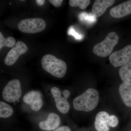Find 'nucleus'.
Here are the masks:
<instances>
[{
  "label": "nucleus",
  "mask_w": 131,
  "mask_h": 131,
  "mask_svg": "<svg viewBox=\"0 0 131 131\" xmlns=\"http://www.w3.org/2000/svg\"><path fill=\"white\" fill-rule=\"evenodd\" d=\"M119 120L118 118L115 115H111L108 120V125L109 127H115L118 125Z\"/></svg>",
  "instance_id": "obj_19"
},
{
  "label": "nucleus",
  "mask_w": 131,
  "mask_h": 131,
  "mask_svg": "<svg viewBox=\"0 0 131 131\" xmlns=\"http://www.w3.org/2000/svg\"><path fill=\"white\" fill-rule=\"evenodd\" d=\"M14 113L13 108L5 102H0V117L7 118L12 116Z\"/></svg>",
  "instance_id": "obj_16"
},
{
  "label": "nucleus",
  "mask_w": 131,
  "mask_h": 131,
  "mask_svg": "<svg viewBox=\"0 0 131 131\" xmlns=\"http://www.w3.org/2000/svg\"><path fill=\"white\" fill-rule=\"evenodd\" d=\"M51 92L54 98L57 109L62 113H67L70 108V105L68 101V98L62 97V92L60 89L56 87H52Z\"/></svg>",
  "instance_id": "obj_9"
},
{
  "label": "nucleus",
  "mask_w": 131,
  "mask_h": 131,
  "mask_svg": "<svg viewBox=\"0 0 131 131\" xmlns=\"http://www.w3.org/2000/svg\"><path fill=\"white\" fill-rule=\"evenodd\" d=\"M61 123V119L58 115L51 113L48 115L47 120L41 121L39 126L44 130L51 131L58 128Z\"/></svg>",
  "instance_id": "obj_10"
},
{
  "label": "nucleus",
  "mask_w": 131,
  "mask_h": 131,
  "mask_svg": "<svg viewBox=\"0 0 131 131\" xmlns=\"http://www.w3.org/2000/svg\"><path fill=\"white\" fill-rule=\"evenodd\" d=\"M41 64L45 71L55 77L62 78L66 74L67 69L66 63L53 55H45L41 60Z\"/></svg>",
  "instance_id": "obj_2"
},
{
  "label": "nucleus",
  "mask_w": 131,
  "mask_h": 131,
  "mask_svg": "<svg viewBox=\"0 0 131 131\" xmlns=\"http://www.w3.org/2000/svg\"><path fill=\"white\" fill-rule=\"evenodd\" d=\"M109 61L115 67L122 66L131 61V45H128L119 51L110 54Z\"/></svg>",
  "instance_id": "obj_6"
},
{
  "label": "nucleus",
  "mask_w": 131,
  "mask_h": 131,
  "mask_svg": "<svg viewBox=\"0 0 131 131\" xmlns=\"http://www.w3.org/2000/svg\"><path fill=\"white\" fill-rule=\"evenodd\" d=\"M119 91L120 95L125 105L131 107V85L123 83L120 85Z\"/></svg>",
  "instance_id": "obj_14"
},
{
  "label": "nucleus",
  "mask_w": 131,
  "mask_h": 131,
  "mask_svg": "<svg viewBox=\"0 0 131 131\" xmlns=\"http://www.w3.org/2000/svg\"><path fill=\"white\" fill-rule=\"evenodd\" d=\"M49 1L54 6L56 7H58L61 6L63 1L62 0H50Z\"/></svg>",
  "instance_id": "obj_20"
},
{
  "label": "nucleus",
  "mask_w": 131,
  "mask_h": 131,
  "mask_svg": "<svg viewBox=\"0 0 131 131\" xmlns=\"http://www.w3.org/2000/svg\"><path fill=\"white\" fill-rule=\"evenodd\" d=\"M118 40L119 37L117 34L111 32L108 34L103 41L94 46L93 51L98 56L106 57L112 53Z\"/></svg>",
  "instance_id": "obj_3"
},
{
  "label": "nucleus",
  "mask_w": 131,
  "mask_h": 131,
  "mask_svg": "<svg viewBox=\"0 0 131 131\" xmlns=\"http://www.w3.org/2000/svg\"><path fill=\"white\" fill-rule=\"evenodd\" d=\"M119 73L123 83L131 85V61L121 66Z\"/></svg>",
  "instance_id": "obj_15"
},
{
  "label": "nucleus",
  "mask_w": 131,
  "mask_h": 131,
  "mask_svg": "<svg viewBox=\"0 0 131 131\" xmlns=\"http://www.w3.org/2000/svg\"><path fill=\"white\" fill-rule=\"evenodd\" d=\"M44 0H37L36 2L39 5H42L45 2Z\"/></svg>",
  "instance_id": "obj_23"
},
{
  "label": "nucleus",
  "mask_w": 131,
  "mask_h": 131,
  "mask_svg": "<svg viewBox=\"0 0 131 131\" xmlns=\"http://www.w3.org/2000/svg\"><path fill=\"white\" fill-rule=\"evenodd\" d=\"M16 40L13 37H9L5 38L1 32H0V49L4 46L8 47H13L16 44Z\"/></svg>",
  "instance_id": "obj_17"
},
{
  "label": "nucleus",
  "mask_w": 131,
  "mask_h": 131,
  "mask_svg": "<svg viewBox=\"0 0 131 131\" xmlns=\"http://www.w3.org/2000/svg\"><path fill=\"white\" fill-rule=\"evenodd\" d=\"M23 100L25 103L30 105L31 109L35 112L39 110L43 106L42 95L39 91H29L24 95Z\"/></svg>",
  "instance_id": "obj_8"
},
{
  "label": "nucleus",
  "mask_w": 131,
  "mask_h": 131,
  "mask_svg": "<svg viewBox=\"0 0 131 131\" xmlns=\"http://www.w3.org/2000/svg\"><path fill=\"white\" fill-rule=\"evenodd\" d=\"M15 46V47H13L8 52L4 59V63L8 66L13 65L20 56L25 54L28 50V47L21 41L16 42Z\"/></svg>",
  "instance_id": "obj_7"
},
{
  "label": "nucleus",
  "mask_w": 131,
  "mask_h": 131,
  "mask_svg": "<svg viewBox=\"0 0 131 131\" xmlns=\"http://www.w3.org/2000/svg\"><path fill=\"white\" fill-rule=\"evenodd\" d=\"M110 15L114 18H121L131 14V0L124 2L112 8L110 12Z\"/></svg>",
  "instance_id": "obj_11"
},
{
  "label": "nucleus",
  "mask_w": 131,
  "mask_h": 131,
  "mask_svg": "<svg viewBox=\"0 0 131 131\" xmlns=\"http://www.w3.org/2000/svg\"><path fill=\"white\" fill-rule=\"evenodd\" d=\"M114 2V0H96L92 6L93 15L96 18L101 16Z\"/></svg>",
  "instance_id": "obj_13"
},
{
  "label": "nucleus",
  "mask_w": 131,
  "mask_h": 131,
  "mask_svg": "<svg viewBox=\"0 0 131 131\" xmlns=\"http://www.w3.org/2000/svg\"><path fill=\"white\" fill-rule=\"evenodd\" d=\"M2 95L3 99L8 102H14L18 100L21 95L20 81L17 79L9 81L4 88Z\"/></svg>",
  "instance_id": "obj_5"
},
{
  "label": "nucleus",
  "mask_w": 131,
  "mask_h": 131,
  "mask_svg": "<svg viewBox=\"0 0 131 131\" xmlns=\"http://www.w3.org/2000/svg\"><path fill=\"white\" fill-rule=\"evenodd\" d=\"M53 131H71V130L68 126H62L57 128Z\"/></svg>",
  "instance_id": "obj_21"
},
{
  "label": "nucleus",
  "mask_w": 131,
  "mask_h": 131,
  "mask_svg": "<svg viewBox=\"0 0 131 131\" xmlns=\"http://www.w3.org/2000/svg\"><path fill=\"white\" fill-rule=\"evenodd\" d=\"M62 93L63 94V96L67 98H68L69 97L70 94V92L67 89L64 90L63 91Z\"/></svg>",
  "instance_id": "obj_22"
},
{
  "label": "nucleus",
  "mask_w": 131,
  "mask_h": 131,
  "mask_svg": "<svg viewBox=\"0 0 131 131\" xmlns=\"http://www.w3.org/2000/svg\"><path fill=\"white\" fill-rule=\"evenodd\" d=\"M90 1L89 0H70L69 4L72 7L78 6L81 9L86 8L90 5Z\"/></svg>",
  "instance_id": "obj_18"
},
{
  "label": "nucleus",
  "mask_w": 131,
  "mask_h": 131,
  "mask_svg": "<svg viewBox=\"0 0 131 131\" xmlns=\"http://www.w3.org/2000/svg\"><path fill=\"white\" fill-rule=\"evenodd\" d=\"M110 115L106 112L101 111L96 115L94 126L97 131H109L110 128L108 125Z\"/></svg>",
  "instance_id": "obj_12"
},
{
  "label": "nucleus",
  "mask_w": 131,
  "mask_h": 131,
  "mask_svg": "<svg viewBox=\"0 0 131 131\" xmlns=\"http://www.w3.org/2000/svg\"><path fill=\"white\" fill-rule=\"evenodd\" d=\"M46 27L43 19L40 18H28L22 20L18 24V28L22 32L35 34L42 31Z\"/></svg>",
  "instance_id": "obj_4"
},
{
  "label": "nucleus",
  "mask_w": 131,
  "mask_h": 131,
  "mask_svg": "<svg viewBox=\"0 0 131 131\" xmlns=\"http://www.w3.org/2000/svg\"><path fill=\"white\" fill-rule=\"evenodd\" d=\"M99 94L96 89L90 88L74 99L73 106L75 110L90 112L93 110L98 105Z\"/></svg>",
  "instance_id": "obj_1"
}]
</instances>
